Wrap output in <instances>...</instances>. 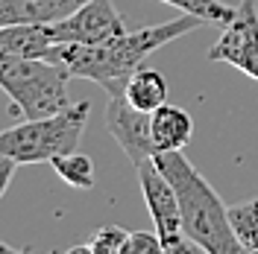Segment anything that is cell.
Here are the masks:
<instances>
[{
    "mask_svg": "<svg viewBox=\"0 0 258 254\" xmlns=\"http://www.w3.org/2000/svg\"><path fill=\"white\" fill-rule=\"evenodd\" d=\"M0 251H15L12 245H6V242H0Z\"/></svg>",
    "mask_w": 258,
    "mask_h": 254,
    "instance_id": "cell-18",
    "label": "cell"
},
{
    "mask_svg": "<svg viewBox=\"0 0 258 254\" xmlns=\"http://www.w3.org/2000/svg\"><path fill=\"white\" fill-rule=\"evenodd\" d=\"M15 167H18V161H12L9 155L0 152V199H3V193L9 190V181L15 175Z\"/></svg>",
    "mask_w": 258,
    "mask_h": 254,
    "instance_id": "cell-17",
    "label": "cell"
},
{
    "mask_svg": "<svg viewBox=\"0 0 258 254\" xmlns=\"http://www.w3.org/2000/svg\"><path fill=\"white\" fill-rule=\"evenodd\" d=\"M50 167L56 170V175L62 178L64 184H71V187H77V190H91L94 187V164L88 155H82V152H64L59 158L50 161Z\"/></svg>",
    "mask_w": 258,
    "mask_h": 254,
    "instance_id": "cell-12",
    "label": "cell"
},
{
    "mask_svg": "<svg viewBox=\"0 0 258 254\" xmlns=\"http://www.w3.org/2000/svg\"><path fill=\"white\" fill-rule=\"evenodd\" d=\"M229 222L243 251H258V196L238 205H229Z\"/></svg>",
    "mask_w": 258,
    "mask_h": 254,
    "instance_id": "cell-13",
    "label": "cell"
},
{
    "mask_svg": "<svg viewBox=\"0 0 258 254\" xmlns=\"http://www.w3.org/2000/svg\"><path fill=\"white\" fill-rule=\"evenodd\" d=\"M56 44H106L123 35V18L112 0H85L68 18L50 24Z\"/></svg>",
    "mask_w": 258,
    "mask_h": 254,
    "instance_id": "cell-6",
    "label": "cell"
},
{
    "mask_svg": "<svg viewBox=\"0 0 258 254\" xmlns=\"http://www.w3.org/2000/svg\"><path fill=\"white\" fill-rule=\"evenodd\" d=\"M91 114V102L80 99L68 108L38 120H21L18 126L0 132V152L21 164H50L64 152H74L80 146Z\"/></svg>",
    "mask_w": 258,
    "mask_h": 254,
    "instance_id": "cell-4",
    "label": "cell"
},
{
    "mask_svg": "<svg viewBox=\"0 0 258 254\" xmlns=\"http://www.w3.org/2000/svg\"><path fill=\"white\" fill-rule=\"evenodd\" d=\"M68 79L71 73L62 64L44 56L0 59V91L9 96V108L21 120H38L68 108Z\"/></svg>",
    "mask_w": 258,
    "mask_h": 254,
    "instance_id": "cell-3",
    "label": "cell"
},
{
    "mask_svg": "<svg viewBox=\"0 0 258 254\" xmlns=\"http://www.w3.org/2000/svg\"><path fill=\"white\" fill-rule=\"evenodd\" d=\"M129 234L126 228H120V225H103V228H97L91 239L85 242V245H74L71 251L80 254V251H91V254H123L126 251V242H129Z\"/></svg>",
    "mask_w": 258,
    "mask_h": 254,
    "instance_id": "cell-14",
    "label": "cell"
},
{
    "mask_svg": "<svg viewBox=\"0 0 258 254\" xmlns=\"http://www.w3.org/2000/svg\"><path fill=\"white\" fill-rule=\"evenodd\" d=\"M153 161L173 184L182 210V231L206 254H241L243 245L229 222V205L203 178V173L182 155V149L156 152Z\"/></svg>",
    "mask_w": 258,
    "mask_h": 254,
    "instance_id": "cell-2",
    "label": "cell"
},
{
    "mask_svg": "<svg viewBox=\"0 0 258 254\" xmlns=\"http://www.w3.org/2000/svg\"><path fill=\"white\" fill-rule=\"evenodd\" d=\"M206 24H209L206 18L182 12V18H176V21L123 32L106 44H53L44 59L62 64L71 73V79H91L100 88H106L109 96H117L123 94L129 76L147 62V56H153L164 44H170Z\"/></svg>",
    "mask_w": 258,
    "mask_h": 254,
    "instance_id": "cell-1",
    "label": "cell"
},
{
    "mask_svg": "<svg viewBox=\"0 0 258 254\" xmlns=\"http://www.w3.org/2000/svg\"><path fill=\"white\" fill-rule=\"evenodd\" d=\"M161 3L176 6V9L188 12V15L206 18L209 24H223V27L238 15V6H229L223 0H161Z\"/></svg>",
    "mask_w": 258,
    "mask_h": 254,
    "instance_id": "cell-15",
    "label": "cell"
},
{
    "mask_svg": "<svg viewBox=\"0 0 258 254\" xmlns=\"http://www.w3.org/2000/svg\"><path fill=\"white\" fill-rule=\"evenodd\" d=\"M85 0H0V27L12 24H56L80 9Z\"/></svg>",
    "mask_w": 258,
    "mask_h": 254,
    "instance_id": "cell-9",
    "label": "cell"
},
{
    "mask_svg": "<svg viewBox=\"0 0 258 254\" xmlns=\"http://www.w3.org/2000/svg\"><path fill=\"white\" fill-rule=\"evenodd\" d=\"M123 96H126L135 108L153 114L159 105L167 102V79L161 76L159 70L141 64V67L129 76L126 88H123Z\"/></svg>",
    "mask_w": 258,
    "mask_h": 254,
    "instance_id": "cell-11",
    "label": "cell"
},
{
    "mask_svg": "<svg viewBox=\"0 0 258 254\" xmlns=\"http://www.w3.org/2000/svg\"><path fill=\"white\" fill-rule=\"evenodd\" d=\"M150 132H153V146L156 152H170V149H185L194 135L191 114L179 105L164 102L150 114Z\"/></svg>",
    "mask_w": 258,
    "mask_h": 254,
    "instance_id": "cell-10",
    "label": "cell"
},
{
    "mask_svg": "<svg viewBox=\"0 0 258 254\" xmlns=\"http://www.w3.org/2000/svg\"><path fill=\"white\" fill-rule=\"evenodd\" d=\"M211 62L238 67L249 79L258 82V9L255 0H241L238 15L226 24L223 35L209 50Z\"/></svg>",
    "mask_w": 258,
    "mask_h": 254,
    "instance_id": "cell-7",
    "label": "cell"
},
{
    "mask_svg": "<svg viewBox=\"0 0 258 254\" xmlns=\"http://www.w3.org/2000/svg\"><path fill=\"white\" fill-rule=\"evenodd\" d=\"M135 170H138V184H141V193H144L147 210L153 216L156 234L161 237L164 254H185L191 248H197L182 231V210H179L176 190L167 181V175L159 170V164L153 158H147Z\"/></svg>",
    "mask_w": 258,
    "mask_h": 254,
    "instance_id": "cell-5",
    "label": "cell"
},
{
    "mask_svg": "<svg viewBox=\"0 0 258 254\" xmlns=\"http://www.w3.org/2000/svg\"><path fill=\"white\" fill-rule=\"evenodd\" d=\"M106 126L112 132V138L117 141V146L123 149V155H126L135 167H138L141 161L156 155L153 132H150V111L135 108L123 94L109 96V105H106Z\"/></svg>",
    "mask_w": 258,
    "mask_h": 254,
    "instance_id": "cell-8",
    "label": "cell"
},
{
    "mask_svg": "<svg viewBox=\"0 0 258 254\" xmlns=\"http://www.w3.org/2000/svg\"><path fill=\"white\" fill-rule=\"evenodd\" d=\"M123 254H164V245L156 231H132Z\"/></svg>",
    "mask_w": 258,
    "mask_h": 254,
    "instance_id": "cell-16",
    "label": "cell"
}]
</instances>
